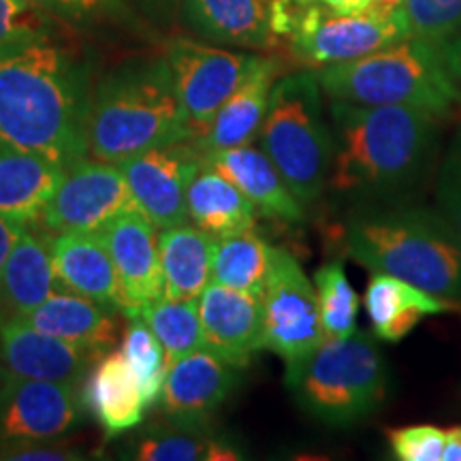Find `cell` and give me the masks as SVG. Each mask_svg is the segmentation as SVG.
Returning <instances> with one entry per match:
<instances>
[{"instance_id":"1","label":"cell","mask_w":461,"mask_h":461,"mask_svg":"<svg viewBox=\"0 0 461 461\" xmlns=\"http://www.w3.org/2000/svg\"><path fill=\"white\" fill-rule=\"evenodd\" d=\"M90 99L65 51L39 41L0 56V143L65 167L88 158Z\"/></svg>"},{"instance_id":"2","label":"cell","mask_w":461,"mask_h":461,"mask_svg":"<svg viewBox=\"0 0 461 461\" xmlns=\"http://www.w3.org/2000/svg\"><path fill=\"white\" fill-rule=\"evenodd\" d=\"M333 160L330 186L338 194L380 197L417 182L434 152V113L400 105L331 101Z\"/></svg>"},{"instance_id":"3","label":"cell","mask_w":461,"mask_h":461,"mask_svg":"<svg viewBox=\"0 0 461 461\" xmlns=\"http://www.w3.org/2000/svg\"><path fill=\"white\" fill-rule=\"evenodd\" d=\"M346 255L378 274L412 282L445 299H461V240L428 207H374L344 222Z\"/></svg>"},{"instance_id":"4","label":"cell","mask_w":461,"mask_h":461,"mask_svg":"<svg viewBox=\"0 0 461 461\" xmlns=\"http://www.w3.org/2000/svg\"><path fill=\"white\" fill-rule=\"evenodd\" d=\"M171 141L194 140L165 60L115 73L90 99L92 158L118 165Z\"/></svg>"},{"instance_id":"5","label":"cell","mask_w":461,"mask_h":461,"mask_svg":"<svg viewBox=\"0 0 461 461\" xmlns=\"http://www.w3.org/2000/svg\"><path fill=\"white\" fill-rule=\"evenodd\" d=\"M331 101L357 105H400L445 120L461 112V92L440 48L408 37L357 60L316 68Z\"/></svg>"},{"instance_id":"6","label":"cell","mask_w":461,"mask_h":461,"mask_svg":"<svg viewBox=\"0 0 461 461\" xmlns=\"http://www.w3.org/2000/svg\"><path fill=\"white\" fill-rule=\"evenodd\" d=\"M285 383L305 414L331 428H348L380 411L389 370L378 338L355 331L348 338H322L302 359L286 363Z\"/></svg>"},{"instance_id":"7","label":"cell","mask_w":461,"mask_h":461,"mask_svg":"<svg viewBox=\"0 0 461 461\" xmlns=\"http://www.w3.org/2000/svg\"><path fill=\"white\" fill-rule=\"evenodd\" d=\"M258 143L303 205L321 199L330 186L333 132L325 122L322 88L314 68L274 84Z\"/></svg>"},{"instance_id":"8","label":"cell","mask_w":461,"mask_h":461,"mask_svg":"<svg viewBox=\"0 0 461 461\" xmlns=\"http://www.w3.org/2000/svg\"><path fill=\"white\" fill-rule=\"evenodd\" d=\"M272 24L278 41L308 68L357 60L411 37L402 0H383L359 15H338L321 5L272 0Z\"/></svg>"},{"instance_id":"9","label":"cell","mask_w":461,"mask_h":461,"mask_svg":"<svg viewBox=\"0 0 461 461\" xmlns=\"http://www.w3.org/2000/svg\"><path fill=\"white\" fill-rule=\"evenodd\" d=\"M263 342L285 363L302 359L322 342L314 282L291 252L274 248V261L263 288Z\"/></svg>"},{"instance_id":"10","label":"cell","mask_w":461,"mask_h":461,"mask_svg":"<svg viewBox=\"0 0 461 461\" xmlns=\"http://www.w3.org/2000/svg\"><path fill=\"white\" fill-rule=\"evenodd\" d=\"M255 56L205 45L193 39H176L167 50L173 88L197 141L212 124L218 109L238 88Z\"/></svg>"},{"instance_id":"11","label":"cell","mask_w":461,"mask_h":461,"mask_svg":"<svg viewBox=\"0 0 461 461\" xmlns=\"http://www.w3.org/2000/svg\"><path fill=\"white\" fill-rule=\"evenodd\" d=\"M135 210L140 205L120 167L84 158L68 167L39 222L54 233H99L118 216Z\"/></svg>"},{"instance_id":"12","label":"cell","mask_w":461,"mask_h":461,"mask_svg":"<svg viewBox=\"0 0 461 461\" xmlns=\"http://www.w3.org/2000/svg\"><path fill=\"white\" fill-rule=\"evenodd\" d=\"M82 393L73 384L0 376V442L28 445L68 434L82 423Z\"/></svg>"},{"instance_id":"13","label":"cell","mask_w":461,"mask_h":461,"mask_svg":"<svg viewBox=\"0 0 461 461\" xmlns=\"http://www.w3.org/2000/svg\"><path fill=\"white\" fill-rule=\"evenodd\" d=\"M203 152L194 141L154 146L118 163L140 210L160 229L188 221L186 194Z\"/></svg>"},{"instance_id":"14","label":"cell","mask_w":461,"mask_h":461,"mask_svg":"<svg viewBox=\"0 0 461 461\" xmlns=\"http://www.w3.org/2000/svg\"><path fill=\"white\" fill-rule=\"evenodd\" d=\"M118 276L120 314L140 319L143 310L165 297L158 255V227L141 210L126 212L101 229Z\"/></svg>"},{"instance_id":"15","label":"cell","mask_w":461,"mask_h":461,"mask_svg":"<svg viewBox=\"0 0 461 461\" xmlns=\"http://www.w3.org/2000/svg\"><path fill=\"white\" fill-rule=\"evenodd\" d=\"M99 357L86 346L39 331L26 319L0 321V367L11 376L79 387Z\"/></svg>"},{"instance_id":"16","label":"cell","mask_w":461,"mask_h":461,"mask_svg":"<svg viewBox=\"0 0 461 461\" xmlns=\"http://www.w3.org/2000/svg\"><path fill=\"white\" fill-rule=\"evenodd\" d=\"M238 383V367L199 348L167 367L158 402L171 423L205 428Z\"/></svg>"},{"instance_id":"17","label":"cell","mask_w":461,"mask_h":461,"mask_svg":"<svg viewBox=\"0 0 461 461\" xmlns=\"http://www.w3.org/2000/svg\"><path fill=\"white\" fill-rule=\"evenodd\" d=\"M203 348L235 367H246L263 342L261 295L210 282L199 295Z\"/></svg>"},{"instance_id":"18","label":"cell","mask_w":461,"mask_h":461,"mask_svg":"<svg viewBox=\"0 0 461 461\" xmlns=\"http://www.w3.org/2000/svg\"><path fill=\"white\" fill-rule=\"evenodd\" d=\"M278 73L280 65L274 58L255 56L244 79L222 103L212 124L194 141V146L207 154L255 141L267 113L274 84L278 82Z\"/></svg>"},{"instance_id":"19","label":"cell","mask_w":461,"mask_h":461,"mask_svg":"<svg viewBox=\"0 0 461 461\" xmlns=\"http://www.w3.org/2000/svg\"><path fill=\"white\" fill-rule=\"evenodd\" d=\"M203 163L233 182L255 205L257 214L285 222L303 221L305 205L288 188L285 177L261 146L257 148L248 143V146L207 152L203 154Z\"/></svg>"},{"instance_id":"20","label":"cell","mask_w":461,"mask_h":461,"mask_svg":"<svg viewBox=\"0 0 461 461\" xmlns=\"http://www.w3.org/2000/svg\"><path fill=\"white\" fill-rule=\"evenodd\" d=\"M56 278L65 291L105 305L120 314L118 276L101 233H58L51 240Z\"/></svg>"},{"instance_id":"21","label":"cell","mask_w":461,"mask_h":461,"mask_svg":"<svg viewBox=\"0 0 461 461\" xmlns=\"http://www.w3.org/2000/svg\"><path fill=\"white\" fill-rule=\"evenodd\" d=\"M363 303L370 316L374 336L391 344L411 336L414 327L428 316L461 310V303L455 299L438 297L412 282L378 272H374L367 282Z\"/></svg>"},{"instance_id":"22","label":"cell","mask_w":461,"mask_h":461,"mask_svg":"<svg viewBox=\"0 0 461 461\" xmlns=\"http://www.w3.org/2000/svg\"><path fill=\"white\" fill-rule=\"evenodd\" d=\"M82 400L86 411L99 420L109 438L135 429L148 408L140 380L122 350H107L95 361L84 380Z\"/></svg>"},{"instance_id":"23","label":"cell","mask_w":461,"mask_h":461,"mask_svg":"<svg viewBox=\"0 0 461 461\" xmlns=\"http://www.w3.org/2000/svg\"><path fill=\"white\" fill-rule=\"evenodd\" d=\"M65 167L0 143V216L22 227L41 221Z\"/></svg>"},{"instance_id":"24","label":"cell","mask_w":461,"mask_h":461,"mask_svg":"<svg viewBox=\"0 0 461 461\" xmlns=\"http://www.w3.org/2000/svg\"><path fill=\"white\" fill-rule=\"evenodd\" d=\"M56 291L62 286L56 278L51 241L24 229L0 276V316L26 319Z\"/></svg>"},{"instance_id":"25","label":"cell","mask_w":461,"mask_h":461,"mask_svg":"<svg viewBox=\"0 0 461 461\" xmlns=\"http://www.w3.org/2000/svg\"><path fill=\"white\" fill-rule=\"evenodd\" d=\"M188 22L212 41L235 48L269 50L278 45L272 0H186Z\"/></svg>"},{"instance_id":"26","label":"cell","mask_w":461,"mask_h":461,"mask_svg":"<svg viewBox=\"0 0 461 461\" xmlns=\"http://www.w3.org/2000/svg\"><path fill=\"white\" fill-rule=\"evenodd\" d=\"M115 312L71 291H56L26 321L39 331L107 353L115 346Z\"/></svg>"},{"instance_id":"27","label":"cell","mask_w":461,"mask_h":461,"mask_svg":"<svg viewBox=\"0 0 461 461\" xmlns=\"http://www.w3.org/2000/svg\"><path fill=\"white\" fill-rule=\"evenodd\" d=\"M214 241L212 235L188 221L160 229L158 255L165 297L199 299L203 288L212 282Z\"/></svg>"},{"instance_id":"28","label":"cell","mask_w":461,"mask_h":461,"mask_svg":"<svg viewBox=\"0 0 461 461\" xmlns=\"http://www.w3.org/2000/svg\"><path fill=\"white\" fill-rule=\"evenodd\" d=\"M188 221L212 238L255 229L257 210L241 190L205 163L194 173L186 194Z\"/></svg>"},{"instance_id":"29","label":"cell","mask_w":461,"mask_h":461,"mask_svg":"<svg viewBox=\"0 0 461 461\" xmlns=\"http://www.w3.org/2000/svg\"><path fill=\"white\" fill-rule=\"evenodd\" d=\"M274 261V248L255 229L218 238L212 257V282L235 291L263 295Z\"/></svg>"},{"instance_id":"30","label":"cell","mask_w":461,"mask_h":461,"mask_svg":"<svg viewBox=\"0 0 461 461\" xmlns=\"http://www.w3.org/2000/svg\"><path fill=\"white\" fill-rule=\"evenodd\" d=\"M129 459L137 461H229L240 459L233 448L221 438L210 436L203 428H149L131 442Z\"/></svg>"},{"instance_id":"31","label":"cell","mask_w":461,"mask_h":461,"mask_svg":"<svg viewBox=\"0 0 461 461\" xmlns=\"http://www.w3.org/2000/svg\"><path fill=\"white\" fill-rule=\"evenodd\" d=\"M140 319L146 321L158 344L163 346L167 367L182 357L203 348L199 299L160 297L143 310Z\"/></svg>"},{"instance_id":"32","label":"cell","mask_w":461,"mask_h":461,"mask_svg":"<svg viewBox=\"0 0 461 461\" xmlns=\"http://www.w3.org/2000/svg\"><path fill=\"white\" fill-rule=\"evenodd\" d=\"M316 299H319L321 322L325 338H348L357 331L359 293L350 285L344 265L330 261L314 272Z\"/></svg>"},{"instance_id":"33","label":"cell","mask_w":461,"mask_h":461,"mask_svg":"<svg viewBox=\"0 0 461 461\" xmlns=\"http://www.w3.org/2000/svg\"><path fill=\"white\" fill-rule=\"evenodd\" d=\"M120 350H122L124 359L129 361L131 370L140 380L143 400H146L148 406L157 403L167 374V361L163 346L158 344L157 336L146 325V321L129 319V327L124 331Z\"/></svg>"},{"instance_id":"34","label":"cell","mask_w":461,"mask_h":461,"mask_svg":"<svg viewBox=\"0 0 461 461\" xmlns=\"http://www.w3.org/2000/svg\"><path fill=\"white\" fill-rule=\"evenodd\" d=\"M411 37L442 48L461 31V0H402Z\"/></svg>"},{"instance_id":"35","label":"cell","mask_w":461,"mask_h":461,"mask_svg":"<svg viewBox=\"0 0 461 461\" xmlns=\"http://www.w3.org/2000/svg\"><path fill=\"white\" fill-rule=\"evenodd\" d=\"M51 14L26 0H0V56L50 41Z\"/></svg>"},{"instance_id":"36","label":"cell","mask_w":461,"mask_h":461,"mask_svg":"<svg viewBox=\"0 0 461 461\" xmlns=\"http://www.w3.org/2000/svg\"><path fill=\"white\" fill-rule=\"evenodd\" d=\"M387 440L400 461H442L445 429L436 425H406L387 429Z\"/></svg>"},{"instance_id":"37","label":"cell","mask_w":461,"mask_h":461,"mask_svg":"<svg viewBox=\"0 0 461 461\" xmlns=\"http://www.w3.org/2000/svg\"><path fill=\"white\" fill-rule=\"evenodd\" d=\"M436 201L438 212L447 218L461 240V131L442 160L436 182Z\"/></svg>"},{"instance_id":"38","label":"cell","mask_w":461,"mask_h":461,"mask_svg":"<svg viewBox=\"0 0 461 461\" xmlns=\"http://www.w3.org/2000/svg\"><path fill=\"white\" fill-rule=\"evenodd\" d=\"M0 459L17 461H73L82 459V455L67 447H45L43 442H28V445H14L9 455H0Z\"/></svg>"},{"instance_id":"39","label":"cell","mask_w":461,"mask_h":461,"mask_svg":"<svg viewBox=\"0 0 461 461\" xmlns=\"http://www.w3.org/2000/svg\"><path fill=\"white\" fill-rule=\"evenodd\" d=\"M297 3L321 5V7H325L327 11L338 15H359L378 7L383 0H297Z\"/></svg>"},{"instance_id":"40","label":"cell","mask_w":461,"mask_h":461,"mask_svg":"<svg viewBox=\"0 0 461 461\" xmlns=\"http://www.w3.org/2000/svg\"><path fill=\"white\" fill-rule=\"evenodd\" d=\"M24 229H28V227H22V224H17L14 221H9V218L0 216V276H3L5 263H7L11 250H14L15 241ZM0 321H3V316H0Z\"/></svg>"},{"instance_id":"41","label":"cell","mask_w":461,"mask_h":461,"mask_svg":"<svg viewBox=\"0 0 461 461\" xmlns=\"http://www.w3.org/2000/svg\"><path fill=\"white\" fill-rule=\"evenodd\" d=\"M440 54L448 68V73H451L455 86H457L461 92V31L457 34H453V37L442 45Z\"/></svg>"},{"instance_id":"42","label":"cell","mask_w":461,"mask_h":461,"mask_svg":"<svg viewBox=\"0 0 461 461\" xmlns=\"http://www.w3.org/2000/svg\"><path fill=\"white\" fill-rule=\"evenodd\" d=\"M26 3L34 5V7L48 11L51 15L58 17H67V20H82L79 15L77 3L75 0H26Z\"/></svg>"},{"instance_id":"43","label":"cell","mask_w":461,"mask_h":461,"mask_svg":"<svg viewBox=\"0 0 461 461\" xmlns=\"http://www.w3.org/2000/svg\"><path fill=\"white\" fill-rule=\"evenodd\" d=\"M75 3H77L82 20H86V17L112 14V11L120 7V0H75Z\"/></svg>"},{"instance_id":"44","label":"cell","mask_w":461,"mask_h":461,"mask_svg":"<svg viewBox=\"0 0 461 461\" xmlns=\"http://www.w3.org/2000/svg\"><path fill=\"white\" fill-rule=\"evenodd\" d=\"M442 461H461V425L445 429V453Z\"/></svg>"},{"instance_id":"45","label":"cell","mask_w":461,"mask_h":461,"mask_svg":"<svg viewBox=\"0 0 461 461\" xmlns=\"http://www.w3.org/2000/svg\"><path fill=\"white\" fill-rule=\"evenodd\" d=\"M0 376H3V367H0Z\"/></svg>"}]
</instances>
